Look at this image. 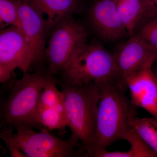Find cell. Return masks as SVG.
<instances>
[{
    "mask_svg": "<svg viewBox=\"0 0 157 157\" xmlns=\"http://www.w3.org/2000/svg\"><path fill=\"white\" fill-rule=\"evenodd\" d=\"M14 70L0 64V84L7 82L11 78Z\"/></svg>",
    "mask_w": 157,
    "mask_h": 157,
    "instance_id": "44dd1931",
    "label": "cell"
},
{
    "mask_svg": "<svg viewBox=\"0 0 157 157\" xmlns=\"http://www.w3.org/2000/svg\"><path fill=\"white\" fill-rule=\"evenodd\" d=\"M155 75L156 77V78H157V73H155Z\"/></svg>",
    "mask_w": 157,
    "mask_h": 157,
    "instance_id": "cb8c5ba5",
    "label": "cell"
},
{
    "mask_svg": "<svg viewBox=\"0 0 157 157\" xmlns=\"http://www.w3.org/2000/svg\"><path fill=\"white\" fill-rule=\"evenodd\" d=\"M117 8L129 36H133L140 21L146 14L142 0H115Z\"/></svg>",
    "mask_w": 157,
    "mask_h": 157,
    "instance_id": "9a60e30c",
    "label": "cell"
},
{
    "mask_svg": "<svg viewBox=\"0 0 157 157\" xmlns=\"http://www.w3.org/2000/svg\"><path fill=\"white\" fill-rule=\"evenodd\" d=\"M48 76L40 70L29 72L14 82L9 95L0 104V126L15 130L36 128L39 98Z\"/></svg>",
    "mask_w": 157,
    "mask_h": 157,
    "instance_id": "3957f363",
    "label": "cell"
},
{
    "mask_svg": "<svg viewBox=\"0 0 157 157\" xmlns=\"http://www.w3.org/2000/svg\"><path fill=\"white\" fill-rule=\"evenodd\" d=\"M113 56L124 80L140 70L151 68L157 60V52L134 35L118 45Z\"/></svg>",
    "mask_w": 157,
    "mask_h": 157,
    "instance_id": "52a82bcc",
    "label": "cell"
},
{
    "mask_svg": "<svg viewBox=\"0 0 157 157\" xmlns=\"http://www.w3.org/2000/svg\"><path fill=\"white\" fill-rule=\"evenodd\" d=\"M52 29L45 56L48 63L46 74L54 77L60 73L76 51L87 42V32L70 16L60 20Z\"/></svg>",
    "mask_w": 157,
    "mask_h": 157,
    "instance_id": "8992f818",
    "label": "cell"
},
{
    "mask_svg": "<svg viewBox=\"0 0 157 157\" xmlns=\"http://www.w3.org/2000/svg\"><path fill=\"white\" fill-rule=\"evenodd\" d=\"M146 14H157V0H142Z\"/></svg>",
    "mask_w": 157,
    "mask_h": 157,
    "instance_id": "ffe728a7",
    "label": "cell"
},
{
    "mask_svg": "<svg viewBox=\"0 0 157 157\" xmlns=\"http://www.w3.org/2000/svg\"><path fill=\"white\" fill-rule=\"evenodd\" d=\"M12 25L20 27L18 1L0 0V30Z\"/></svg>",
    "mask_w": 157,
    "mask_h": 157,
    "instance_id": "d6986e66",
    "label": "cell"
},
{
    "mask_svg": "<svg viewBox=\"0 0 157 157\" xmlns=\"http://www.w3.org/2000/svg\"><path fill=\"white\" fill-rule=\"evenodd\" d=\"M133 35L157 52V14H145L138 23Z\"/></svg>",
    "mask_w": 157,
    "mask_h": 157,
    "instance_id": "e0dca14e",
    "label": "cell"
},
{
    "mask_svg": "<svg viewBox=\"0 0 157 157\" xmlns=\"http://www.w3.org/2000/svg\"><path fill=\"white\" fill-rule=\"evenodd\" d=\"M125 80L133 104L157 118V79L151 67L140 70Z\"/></svg>",
    "mask_w": 157,
    "mask_h": 157,
    "instance_id": "8fae6325",
    "label": "cell"
},
{
    "mask_svg": "<svg viewBox=\"0 0 157 157\" xmlns=\"http://www.w3.org/2000/svg\"><path fill=\"white\" fill-rule=\"evenodd\" d=\"M2 128L0 140L6 146L11 145L19 148L26 157H73L85 156L82 148L76 150L78 141L72 135L64 139L52 135L50 132H36L30 128H21L15 130Z\"/></svg>",
    "mask_w": 157,
    "mask_h": 157,
    "instance_id": "5b68a950",
    "label": "cell"
},
{
    "mask_svg": "<svg viewBox=\"0 0 157 157\" xmlns=\"http://www.w3.org/2000/svg\"><path fill=\"white\" fill-rule=\"evenodd\" d=\"M33 55L19 27L12 25L0 30V64L27 73L35 63Z\"/></svg>",
    "mask_w": 157,
    "mask_h": 157,
    "instance_id": "9c48e42d",
    "label": "cell"
},
{
    "mask_svg": "<svg viewBox=\"0 0 157 157\" xmlns=\"http://www.w3.org/2000/svg\"><path fill=\"white\" fill-rule=\"evenodd\" d=\"M92 29L99 38L116 41L128 35L118 12L115 0H94L88 12Z\"/></svg>",
    "mask_w": 157,
    "mask_h": 157,
    "instance_id": "ba28073f",
    "label": "cell"
},
{
    "mask_svg": "<svg viewBox=\"0 0 157 157\" xmlns=\"http://www.w3.org/2000/svg\"><path fill=\"white\" fill-rule=\"evenodd\" d=\"M36 123V128L40 131L58 130L63 133L67 127L65 107H38Z\"/></svg>",
    "mask_w": 157,
    "mask_h": 157,
    "instance_id": "4fadbf2b",
    "label": "cell"
},
{
    "mask_svg": "<svg viewBox=\"0 0 157 157\" xmlns=\"http://www.w3.org/2000/svg\"><path fill=\"white\" fill-rule=\"evenodd\" d=\"M3 99V97L2 96V93H0V104L2 102V100Z\"/></svg>",
    "mask_w": 157,
    "mask_h": 157,
    "instance_id": "603a6c76",
    "label": "cell"
},
{
    "mask_svg": "<svg viewBox=\"0 0 157 157\" xmlns=\"http://www.w3.org/2000/svg\"><path fill=\"white\" fill-rule=\"evenodd\" d=\"M124 140L130 143L131 147L128 151H99L95 157H157V154L137 134L132 126Z\"/></svg>",
    "mask_w": 157,
    "mask_h": 157,
    "instance_id": "5bb4252c",
    "label": "cell"
},
{
    "mask_svg": "<svg viewBox=\"0 0 157 157\" xmlns=\"http://www.w3.org/2000/svg\"><path fill=\"white\" fill-rule=\"evenodd\" d=\"M7 146L9 150L10 156L12 157H26L25 155L23 153L19 148L14 146L8 145Z\"/></svg>",
    "mask_w": 157,
    "mask_h": 157,
    "instance_id": "7402d4cb",
    "label": "cell"
},
{
    "mask_svg": "<svg viewBox=\"0 0 157 157\" xmlns=\"http://www.w3.org/2000/svg\"><path fill=\"white\" fill-rule=\"evenodd\" d=\"M19 28L30 48L35 63L45 56L46 25L42 14L25 0L18 1Z\"/></svg>",
    "mask_w": 157,
    "mask_h": 157,
    "instance_id": "30bf717a",
    "label": "cell"
},
{
    "mask_svg": "<svg viewBox=\"0 0 157 157\" xmlns=\"http://www.w3.org/2000/svg\"><path fill=\"white\" fill-rule=\"evenodd\" d=\"M64 96L67 127L82 144L86 157H91L95 140L99 91L95 82L59 84Z\"/></svg>",
    "mask_w": 157,
    "mask_h": 157,
    "instance_id": "7a4b0ae2",
    "label": "cell"
},
{
    "mask_svg": "<svg viewBox=\"0 0 157 157\" xmlns=\"http://www.w3.org/2000/svg\"><path fill=\"white\" fill-rule=\"evenodd\" d=\"M42 14L46 27L53 28L63 18L70 16L78 9L80 0H25Z\"/></svg>",
    "mask_w": 157,
    "mask_h": 157,
    "instance_id": "7c38bea8",
    "label": "cell"
},
{
    "mask_svg": "<svg viewBox=\"0 0 157 157\" xmlns=\"http://www.w3.org/2000/svg\"><path fill=\"white\" fill-rule=\"evenodd\" d=\"M99 98L94 147L91 157L116 141L124 139L137 117V107L126 95V82L121 76L97 82Z\"/></svg>",
    "mask_w": 157,
    "mask_h": 157,
    "instance_id": "6da1fadb",
    "label": "cell"
},
{
    "mask_svg": "<svg viewBox=\"0 0 157 157\" xmlns=\"http://www.w3.org/2000/svg\"><path fill=\"white\" fill-rule=\"evenodd\" d=\"M59 73L61 78L56 81L57 85L97 83L121 76L113 54L97 41L83 44Z\"/></svg>",
    "mask_w": 157,
    "mask_h": 157,
    "instance_id": "277c9868",
    "label": "cell"
},
{
    "mask_svg": "<svg viewBox=\"0 0 157 157\" xmlns=\"http://www.w3.org/2000/svg\"><path fill=\"white\" fill-rule=\"evenodd\" d=\"M132 126L137 134L157 154V118H139L132 122Z\"/></svg>",
    "mask_w": 157,
    "mask_h": 157,
    "instance_id": "2e32d148",
    "label": "cell"
},
{
    "mask_svg": "<svg viewBox=\"0 0 157 157\" xmlns=\"http://www.w3.org/2000/svg\"><path fill=\"white\" fill-rule=\"evenodd\" d=\"M64 107L63 94L59 90L55 78L48 76L39 98L38 107Z\"/></svg>",
    "mask_w": 157,
    "mask_h": 157,
    "instance_id": "ac0fdd59",
    "label": "cell"
}]
</instances>
